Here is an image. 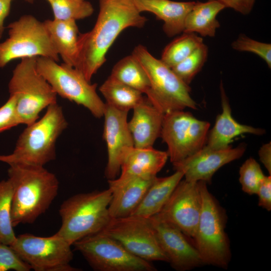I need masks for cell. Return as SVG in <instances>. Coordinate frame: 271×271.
<instances>
[{
  "instance_id": "1",
  "label": "cell",
  "mask_w": 271,
  "mask_h": 271,
  "mask_svg": "<svg viewBox=\"0 0 271 271\" xmlns=\"http://www.w3.org/2000/svg\"><path fill=\"white\" fill-rule=\"evenodd\" d=\"M98 1L99 11L94 27L79 35L74 67L90 82L106 61V54L120 33L129 27L142 28L147 21L133 0Z\"/></svg>"
},
{
  "instance_id": "2",
  "label": "cell",
  "mask_w": 271,
  "mask_h": 271,
  "mask_svg": "<svg viewBox=\"0 0 271 271\" xmlns=\"http://www.w3.org/2000/svg\"><path fill=\"white\" fill-rule=\"evenodd\" d=\"M9 166L8 179L13 187V225L33 223L49 209L57 196L59 181L44 167Z\"/></svg>"
},
{
  "instance_id": "3",
  "label": "cell",
  "mask_w": 271,
  "mask_h": 271,
  "mask_svg": "<svg viewBox=\"0 0 271 271\" xmlns=\"http://www.w3.org/2000/svg\"><path fill=\"white\" fill-rule=\"evenodd\" d=\"M67 125L62 107L57 103L50 105L41 119L27 125L13 152L0 155V161L9 165L44 167L55 159L56 141Z\"/></svg>"
},
{
  "instance_id": "4",
  "label": "cell",
  "mask_w": 271,
  "mask_h": 271,
  "mask_svg": "<svg viewBox=\"0 0 271 271\" xmlns=\"http://www.w3.org/2000/svg\"><path fill=\"white\" fill-rule=\"evenodd\" d=\"M111 197L108 188L69 197L60 206L61 225L56 233L72 245L85 236L102 231L111 219L108 210Z\"/></svg>"
},
{
  "instance_id": "5",
  "label": "cell",
  "mask_w": 271,
  "mask_h": 271,
  "mask_svg": "<svg viewBox=\"0 0 271 271\" xmlns=\"http://www.w3.org/2000/svg\"><path fill=\"white\" fill-rule=\"evenodd\" d=\"M202 205L193 244L204 264L226 268L231 258L229 241L225 228L227 216L207 183L199 181Z\"/></svg>"
},
{
  "instance_id": "6",
  "label": "cell",
  "mask_w": 271,
  "mask_h": 271,
  "mask_svg": "<svg viewBox=\"0 0 271 271\" xmlns=\"http://www.w3.org/2000/svg\"><path fill=\"white\" fill-rule=\"evenodd\" d=\"M132 54L146 71L150 88L146 94L151 103L164 114L197 108V103L190 95L191 88L160 59L153 56L146 47L139 45Z\"/></svg>"
},
{
  "instance_id": "7",
  "label": "cell",
  "mask_w": 271,
  "mask_h": 271,
  "mask_svg": "<svg viewBox=\"0 0 271 271\" xmlns=\"http://www.w3.org/2000/svg\"><path fill=\"white\" fill-rule=\"evenodd\" d=\"M37 57L21 59L9 83L10 95L17 99L21 124L29 125L39 119L42 110L57 103V94L38 72Z\"/></svg>"
},
{
  "instance_id": "8",
  "label": "cell",
  "mask_w": 271,
  "mask_h": 271,
  "mask_svg": "<svg viewBox=\"0 0 271 271\" xmlns=\"http://www.w3.org/2000/svg\"><path fill=\"white\" fill-rule=\"evenodd\" d=\"M49 58L37 57L36 67L56 93L86 108L97 118L103 116L105 103L96 92L97 84H91L77 68Z\"/></svg>"
},
{
  "instance_id": "9",
  "label": "cell",
  "mask_w": 271,
  "mask_h": 271,
  "mask_svg": "<svg viewBox=\"0 0 271 271\" xmlns=\"http://www.w3.org/2000/svg\"><path fill=\"white\" fill-rule=\"evenodd\" d=\"M9 37L0 43V67L12 60L43 57L55 61L59 56L43 22L30 15L22 16L8 26Z\"/></svg>"
},
{
  "instance_id": "10",
  "label": "cell",
  "mask_w": 271,
  "mask_h": 271,
  "mask_svg": "<svg viewBox=\"0 0 271 271\" xmlns=\"http://www.w3.org/2000/svg\"><path fill=\"white\" fill-rule=\"evenodd\" d=\"M72 245L94 270H156L151 262L133 255L117 241L101 231L85 236Z\"/></svg>"
},
{
  "instance_id": "11",
  "label": "cell",
  "mask_w": 271,
  "mask_h": 271,
  "mask_svg": "<svg viewBox=\"0 0 271 271\" xmlns=\"http://www.w3.org/2000/svg\"><path fill=\"white\" fill-rule=\"evenodd\" d=\"M210 125L184 110L164 114L160 137L167 145L171 162L182 161L204 147Z\"/></svg>"
},
{
  "instance_id": "12",
  "label": "cell",
  "mask_w": 271,
  "mask_h": 271,
  "mask_svg": "<svg viewBox=\"0 0 271 271\" xmlns=\"http://www.w3.org/2000/svg\"><path fill=\"white\" fill-rule=\"evenodd\" d=\"M11 246L36 271L80 270L70 264L71 245L56 233L49 237L20 234Z\"/></svg>"
},
{
  "instance_id": "13",
  "label": "cell",
  "mask_w": 271,
  "mask_h": 271,
  "mask_svg": "<svg viewBox=\"0 0 271 271\" xmlns=\"http://www.w3.org/2000/svg\"><path fill=\"white\" fill-rule=\"evenodd\" d=\"M101 232L140 258L150 262H168L149 218L136 215L111 218Z\"/></svg>"
},
{
  "instance_id": "14",
  "label": "cell",
  "mask_w": 271,
  "mask_h": 271,
  "mask_svg": "<svg viewBox=\"0 0 271 271\" xmlns=\"http://www.w3.org/2000/svg\"><path fill=\"white\" fill-rule=\"evenodd\" d=\"M202 200L199 181L181 180L159 213L155 215L193 238L198 225Z\"/></svg>"
},
{
  "instance_id": "15",
  "label": "cell",
  "mask_w": 271,
  "mask_h": 271,
  "mask_svg": "<svg viewBox=\"0 0 271 271\" xmlns=\"http://www.w3.org/2000/svg\"><path fill=\"white\" fill-rule=\"evenodd\" d=\"M171 266L186 271L204 264L196 248L180 229L154 215L148 218Z\"/></svg>"
},
{
  "instance_id": "16",
  "label": "cell",
  "mask_w": 271,
  "mask_h": 271,
  "mask_svg": "<svg viewBox=\"0 0 271 271\" xmlns=\"http://www.w3.org/2000/svg\"><path fill=\"white\" fill-rule=\"evenodd\" d=\"M128 112L105 103L103 137L107 151L105 175L108 180L117 178L120 172L124 155L128 149L134 147L128 126Z\"/></svg>"
},
{
  "instance_id": "17",
  "label": "cell",
  "mask_w": 271,
  "mask_h": 271,
  "mask_svg": "<svg viewBox=\"0 0 271 271\" xmlns=\"http://www.w3.org/2000/svg\"><path fill=\"white\" fill-rule=\"evenodd\" d=\"M245 150L244 145L220 150L212 149L205 145L195 154L173 165L175 171L183 173L187 181L209 183L219 169L241 157Z\"/></svg>"
},
{
  "instance_id": "18",
  "label": "cell",
  "mask_w": 271,
  "mask_h": 271,
  "mask_svg": "<svg viewBox=\"0 0 271 271\" xmlns=\"http://www.w3.org/2000/svg\"><path fill=\"white\" fill-rule=\"evenodd\" d=\"M153 178L135 177L108 180L112 192L108 210L111 218L130 216L140 203Z\"/></svg>"
},
{
  "instance_id": "19",
  "label": "cell",
  "mask_w": 271,
  "mask_h": 271,
  "mask_svg": "<svg viewBox=\"0 0 271 271\" xmlns=\"http://www.w3.org/2000/svg\"><path fill=\"white\" fill-rule=\"evenodd\" d=\"M222 112L216 117L215 124L209 131L206 146L215 150L224 149L231 146L233 140L243 134L250 133L257 136L263 134L264 129L241 124L231 115V109L223 83L220 84Z\"/></svg>"
},
{
  "instance_id": "20",
  "label": "cell",
  "mask_w": 271,
  "mask_h": 271,
  "mask_svg": "<svg viewBox=\"0 0 271 271\" xmlns=\"http://www.w3.org/2000/svg\"><path fill=\"white\" fill-rule=\"evenodd\" d=\"M133 110V115L128 121V126L134 147L138 148L153 147L156 140L161 136L164 114L145 97Z\"/></svg>"
},
{
  "instance_id": "21",
  "label": "cell",
  "mask_w": 271,
  "mask_h": 271,
  "mask_svg": "<svg viewBox=\"0 0 271 271\" xmlns=\"http://www.w3.org/2000/svg\"><path fill=\"white\" fill-rule=\"evenodd\" d=\"M167 152L159 151L153 147L128 149L123 156L119 180L132 178H153L165 166L168 159Z\"/></svg>"
},
{
  "instance_id": "22",
  "label": "cell",
  "mask_w": 271,
  "mask_h": 271,
  "mask_svg": "<svg viewBox=\"0 0 271 271\" xmlns=\"http://www.w3.org/2000/svg\"><path fill=\"white\" fill-rule=\"evenodd\" d=\"M141 13L148 12L163 21V29L166 35L174 37L182 33L186 18L195 2H175L171 0H133Z\"/></svg>"
},
{
  "instance_id": "23",
  "label": "cell",
  "mask_w": 271,
  "mask_h": 271,
  "mask_svg": "<svg viewBox=\"0 0 271 271\" xmlns=\"http://www.w3.org/2000/svg\"><path fill=\"white\" fill-rule=\"evenodd\" d=\"M51 41L63 63L74 67L79 30L74 20H47L44 22Z\"/></svg>"
},
{
  "instance_id": "24",
  "label": "cell",
  "mask_w": 271,
  "mask_h": 271,
  "mask_svg": "<svg viewBox=\"0 0 271 271\" xmlns=\"http://www.w3.org/2000/svg\"><path fill=\"white\" fill-rule=\"evenodd\" d=\"M183 177L180 171L167 177L156 176L131 215L148 218L159 213Z\"/></svg>"
},
{
  "instance_id": "25",
  "label": "cell",
  "mask_w": 271,
  "mask_h": 271,
  "mask_svg": "<svg viewBox=\"0 0 271 271\" xmlns=\"http://www.w3.org/2000/svg\"><path fill=\"white\" fill-rule=\"evenodd\" d=\"M224 8L216 0L195 2L186 18L183 32L193 33L203 37H214L220 26L217 16Z\"/></svg>"
},
{
  "instance_id": "26",
  "label": "cell",
  "mask_w": 271,
  "mask_h": 271,
  "mask_svg": "<svg viewBox=\"0 0 271 271\" xmlns=\"http://www.w3.org/2000/svg\"><path fill=\"white\" fill-rule=\"evenodd\" d=\"M109 77L145 94L150 88L146 71L132 54L116 63Z\"/></svg>"
},
{
  "instance_id": "27",
  "label": "cell",
  "mask_w": 271,
  "mask_h": 271,
  "mask_svg": "<svg viewBox=\"0 0 271 271\" xmlns=\"http://www.w3.org/2000/svg\"><path fill=\"white\" fill-rule=\"evenodd\" d=\"M106 103L117 109L129 111L144 99L141 92L108 77L99 87Z\"/></svg>"
},
{
  "instance_id": "28",
  "label": "cell",
  "mask_w": 271,
  "mask_h": 271,
  "mask_svg": "<svg viewBox=\"0 0 271 271\" xmlns=\"http://www.w3.org/2000/svg\"><path fill=\"white\" fill-rule=\"evenodd\" d=\"M203 43V39L198 35L183 32L166 46L160 60L171 68L186 58Z\"/></svg>"
},
{
  "instance_id": "29",
  "label": "cell",
  "mask_w": 271,
  "mask_h": 271,
  "mask_svg": "<svg viewBox=\"0 0 271 271\" xmlns=\"http://www.w3.org/2000/svg\"><path fill=\"white\" fill-rule=\"evenodd\" d=\"M13 187L11 182H0V242L11 245L16 236L12 220Z\"/></svg>"
},
{
  "instance_id": "30",
  "label": "cell",
  "mask_w": 271,
  "mask_h": 271,
  "mask_svg": "<svg viewBox=\"0 0 271 271\" xmlns=\"http://www.w3.org/2000/svg\"><path fill=\"white\" fill-rule=\"evenodd\" d=\"M50 5L56 20L83 19L90 16L94 9L90 3L78 0H46Z\"/></svg>"
},
{
  "instance_id": "31",
  "label": "cell",
  "mask_w": 271,
  "mask_h": 271,
  "mask_svg": "<svg viewBox=\"0 0 271 271\" xmlns=\"http://www.w3.org/2000/svg\"><path fill=\"white\" fill-rule=\"evenodd\" d=\"M208 55V47L203 43L189 56L171 69L185 83L189 85L202 69L207 61Z\"/></svg>"
},
{
  "instance_id": "32",
  "label": "cell",
  "mask_w": 271,
  "mask_h": 271,
  "mask_svg": "<svg viewBox=\"0 0 271 271\" xmlns=\"http://www.w3.org/2000/svg\"><path fill=\"white\" fill-rule=\"evenodd\" d=\"M265 177L259 164L252 158L247 159L239 169L242 190L249 195L256 194Z\"/></svg>"
},
{
  "instance_id": "33",
  "label": "cell",
  "mask_w": 271,
  "mask_h": 271,
  "mask_svg": "<svg viewBox=\"0 0 271 271\" xmlns=\"http://www.w3.org/2000/svg\"><path fill=\"white\" fill-rule=\"evenodd\" d=\"M232 48L238 51L253 53L271 67V45L269 43L260 42L252 39L245 35L241 34L231 44Z\"/></svg>"
},
{
  "instance_id": "34",
  "label": "cell",
  "mask_w": 271,
  "mask_h": 271,
  "mask_svg": "<svg viewBox=\"0 0 271 271\" xmlns=\"http://www.w3.org/2000/svg\"><path fill=\"white\" fill-rule=\"evenodd\" d=\"M31 269L11 245L0 242V271H29Z\"/></svg>"
},
{
  "instance_id": "35",
  "label": "cell",
  "mask_w": 271,
  "mask_h": 271,
  "mask_svg": "<svg viewBox=\"0 0 271 271\" xmlns=\"http://www.w3.org/2000/svg\"><path fill=\"white\" fill-rule=\"evenodd\" d=\"M17 99L10 95L0 107V133L21 124L17 110Z\"/></svg>"
},
{
  "instance_id": "36",
  "label": "cell",
  "mask_w": 271,
  "mask_h": 271,
  "mask_svg": "<svg viewBox=\"0 0 271 271\" xmlns=\"http://www.w3.org/2000/svg\"><path fill=\"white\" fill-rule=\"evenodd\" d=\"M258 196V205L270 211L271 210V176L265 177L259 186L256 194Z\"/></svg>"
},
{
  "instance_id": "37",
  "label": "cell",
  "mask_w": 271,
  "mask_h": 271,
  "mask_svg": "<svg viewBox=\"0 0 271 271\" xmlns=\"http://www.w3.org/2000/svg\"><path fill=\"white\" fill-rule=\"evenodd\" d=\"M226 8L233 9L243 15L249 14L256 0H216Z\"/></svg>"
},
{
  "instance_id": "38",
  "label": "cell",
  "mask_w": 271,
  "mask_h": 271,
  "mask_svg": "<svg viewBox=\"0 0 271 271\" xmlns=\"http://www.w3.org/2000/svg\"><path fill=\"white\" fill-rule=\"evenodd\" d=\"M258 155L261 163L270 175L271 173V144L270 142L263 145L260 147Z\"/></svg>"
},
{
  "instance_id": "39",
  "label": "cell",
  "mask_w": 271,
  "mask_h": 271,
  "mask_svg": "<svg viewBox=\"0 0 271 271\" xmlns=\"http://www.w3.org/2000/svg\"><path fill=\"white\" fill-rule=\"evenodd\" d=\"M13 0H0V39L3 37L5 29L4 21L9 15Z\"/></svg>"
},
{
  "instance_id": "40",
  "label": "cell",
  "mask_w": 271,
  "mask_h": 271,
  "mask_svg": "<svg viewBox=\"0 0 271 271\" xmlns=\"http://www.w3.org/2000/svg\"><path fill=\"white\" fill-rule=\"evenodd\" d=\"M27 1H28L29 2H32L34 1V0H27Z\"/></svg>"
},
{
  "instance_id": "41",
  "label": "cell",
  "mask_w": 271,
  "mask_h": 271,
  "mask_svg": "<svg viewBox=\"0 0 271 271\" xmlns=\"http://www.w3.org/2000/svg\"><path fill=\"white\" fill-rule=\"evenodd\" d=\"M78 1H85V0H78Z\"/></svg>"
}]
</instances>
